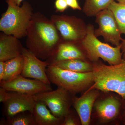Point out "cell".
<instances>
[{
    "mask_svg": "<svg viewBox=\"0 0 125 125\" xmlns=\"http://www.w3.org/2000/svg\"><path fill=\"white\" fill-rule=\"evenodd\" d=\"M80 42L61 41L52 55L46 61L49 65L61 61L81 59L85 60V56Z\"/></svg>",
    "mask_w": 125,
    "mask_h": 125,
    "instance_id": "obj_12",
    "label": "cell"
},
{
    "mask_svg": "<svg viewBox=\"0 0 125 125\" xmlns=\"http://www.w3.org/2000/svg\"><path fill=\"white\" fill-rule=\"evenodd\" d=\"M4 124L7 125H36L33 114L29 111L22 112L7 117Z\"/></svg>",
    "mask_w": 125,
    "mask_h": 125,
    "instance_id": "obj_21",
    "label": "cell"
},
{
    "mask_svg": "<svg viewBox=\"0 0 125 125\" xmlns=\"http://www.w3.org/2000/svg\"><path fill=\"white\" fill-rule=\"evenodd\" d=\"M52 65L62 69L78 73H87L93 71V64L81 59L61 61Z\"/></svg>",
    "mask_w": 125,
    "mask_h": 125,
    "instance_id": "obj_17",
    "label": "cell"
},
{
    "mask_svg": "<svg viewBox=\"0 0 125 125\" xmlns=\"http://www.w3.org/2000/svg\"><path fill=\"white\" fill-rule=\"evenodd\" d=\"M94 31L93 25H87L86 36L80 42L88 58L93 62L98 61L101 58L109 65L119 64L125 62L122 58L120 45L112 47L108 43L101 42L95 36Z\"/></svg>",
    "mask_w": 125,
    "mask_h": 125,
    "instance_id": "obj_4",
    "label": "cell"
},
{
    "mask_svg": "<svg viewBox=\"0 0 125 125\" xmlns=\"http://www.w3.org/2000/svg\"><path fill=\"white\" fill-rule=\"evenodd\" d=\"M5 89L2 87L0 88V102L1 103L5 102L9 98L10 92H7Z\"/></svg>",
    "mask_w": 125,
    "mask_h": 125,
    "instance_id": "obj_24",
    "label": "cell"
},
{
    "mask_svg": "<svg viewBox=\"0 0 125 125\" xmlns=\"http://www.w3.org/2000/svg\"><path fill=\"white\" fill-rule=\"evenodd\" d=\"M24 64V60L22 55L5 62V75L2 81H9L21 74Z\"/></svg>",
    "mask_w": 125,
    "mask_h": 125,
    "instance_id": "obj_18",
    "label": "cell"
},
{
    "mask_svg": "<svg viewBox=\"0 0 125 125\" xmlns=\"http://www.w3.org/2000/svg\"><path fill=\"white\" fill-rule=\"evenodd\" d=\"M66 1L68 7H70L73 10H82L79 5L77 0H66Z\"/></svg>",
    "mask_w": 125,
    "mask_h": 125,
    "instance_id": "obj_25",
    "label": "cell"
},
{
    "mask_svg": "<svg viewBox=\"0 0 125 125\" xmlns=\"http://www.w3.org/2000/svg\"><path fill=\"white\" fill-rule=\"evenodd\" d=\"M33 114L36 125H61L64 120L55 116L41 101H36Z\"/></svg>",
    "mask_w": 125,
    "mask_h": 125,
    "instance_id": "obj_16",
    "label": "cell"
},
{
    "mask_svg": "<svg viewBox=\"0 0 125 125\" xmlns=\"http://www.w3.org/2000/svg\"><path fill=\"white\" fill-rule=\"evenodd\" d=\"M121 106L120 102L118 98L109 97L95 102L94 107L100 122L107 123L118 117Z\"/></svg>",
    "mask_w": 125,
    "mask_h": 125,
    "instance_id": "obj_14",
    "label": "cell"
},
{
    "mask_svg": "<svg viewBox=\"0 0 125 125\" xmlns=\"http://www.w3.org/2000/svg\"><path fill=\"white\" fill-rule=\"evenodd\" d=\"M112 11L121 34L125 36V3L114 1L107 8Z\"/></svg>",
    "mask_w": 125,
    "mask_h": 125,
    "instance_id": "obj_20",
    "label": "cell"
},
{
    "mask_svg": "<svg viewBox=\"0 0 125 125\" xmlns=\"http://www.w3.org/2000/svg\"><path fill=\"white\" fill-rule=\"evenodd\" d=\"M36 102L33 95L10 92L9 98L3 103L5 115L7 118L22 112L33 113Z\"/></svg>",
    "mask_w": 125,
    "mask_h": 125,
    "instance_id": "obj_11",
    "label": "cell"
},
{
    "mask_svg": "<svg viewBox=\"0 0 125 125\" xmlns=\"http://www.w3.org/2000/svg\"><path fill=\"white\" fill-rule=\"evenodd\" d=\"M24 48L19 39L0 33V61L5 62L22 56Z\"/></svg>",
    "mask_w": 125,
    "mask_h": 125,
    "instance_id": "obj_15",
    "label": "cell"
},
{
    "mask_svg": "<svg viewBox=\"0 0 125 125\" xmlns=\"http://www.w3.org/2000/svg\"><path fill=\"white\" fill-rule=\"evenodd\" d=\"M6 2L8 7L0 19V31L18 39L26 37L34 13L32 6L27 1L21 6Z\"/></svg>",
    "mask_w": 125,
    "mask_h": 125,
    "instance_id": "obj_3",
    "label": "cell"
},
{
    "mask_svg": "<svg viewBox=\"0 0 125 125\" xmlns=\"http://www.w3.org/2000/svg\"><path fill=\"white\" fill-rule=\"evenodd\" d=\"M70 112L67 114L62 122L61 125H78L75 119L72 116Z\"/></svg>",
    "mask_w": 125,
    "mask_h": 125,
    "instance_id": "obj_23",
    "label": "cell"
},
{
    "mask_svg": "<svg viewBox=\"0 0 125 125\" xmlns=\"http://www.w3.org/2000/svg\"><path fill=\"white\" fill-rule=\"evenodd\" d=\"M124 114H125V112H124Z\"/></svg>",
    "mask_w": 125,
    "mask_h": 125,
    "instance_id": "obj_30",
    "label": "cell"
},
{
    "mask_svg": "<svg viewBox=\"0 0 125 125\" xmlns=\"http://www.w3.org/2000/svg\"><path fill=\"white\" fill-rule=\"evenodd\" d=\"M0 86L8 92L32 95L52 90L51 85L35 79H27L21 74L9 81L0 82Z\"/></svg>",
    "mask_w": 125,
    "mask_h": 125,
    "instance_id": "obj_9",
    "label": "cell"
},
{
    "mask_svg": "<svg viewBox=\"0 0 125 125\" xmlns=\"http://www.w3.org/2000/svg\"><path fill=\"white\" fill-rule=\"evenodd\" d=\"M95 16L96 23L98 25V28L94 29L96 37L102 36L106 42L115 46H120L123 39L112 11L108 9H106Z\"/></svg>",
    "mask_w": 125,
    "mask_h": 125,
    "instance_id": "obj_8",
    "label": "cell"
},
{
    "mask_svg": "<svg viewBox=\"0 0 125 125\" xmlns=\"http://www.w3.org/2000/svg\"><path fill=\"white\" fill-rule=\"evenodd\" d=\"M5 75V62L0 61V82L4 78Z\"/></svg>",
    "mask_w": 125,
    "mask_h": 125,
    "instance_id": "obj_26",
    "label": "cell"
},
{
    "mask_svg": "<svg viewBox=\"0 0 125 125\" xmlns=\"http://www.w3.org/2000/svg\"><path fill=\"white\" fill-rule=\"evenodd\" d=\"M46 73L51 83L72 94L82 92L94 83L93 72L78 73L50 65L47 67Z\"/></svg>",
    "mask_w": 125,
    "mask_h": 125,
    "instance_id": "obj_5",
    "label": "cell"
},
{
    "mask_svg": "<svg viewBox=\"0 0 125 125\" xmlns=\"http://www.w3.org/2000/svg\"><path fill=\"white\" fill-rule=\"evenodd\" d=\"M115 0H85L83 12L89 17L96 16L100 11L107 9Z\"/></svg>",
    "mask_w": 125,
    "mask_h": 125,
    "instance_id": "obj_19",
    "label": "cell"
},
{
    "mask_svg": "<svg viewBox=\"0 0 125 125\" xmlns=\"http://www.w3.org/2000/svg\"><path fill=\"white\" fill-rule=\"evenodd\" d=\"M52 22L63 41L80 42L87 32V25L81 18L67 15H52Z\"/></svg>",
    "mask_w": 125,
    "mask_h": 125,
    "instance_id": "obj_6",
    "label": "cell"
},
{
    "mask_svg": "<svg viewBox=\"0 0 125 125\" xmlns=\"http://www.w3.org/2000/svg\"><path fill=\"white\" fill-rule=\"evenodd\" d=\"M72 94L61 87L55 90L33 95L35 101L44 103L55 116L64 120L69 114L73 104Z\"/></svg>",
    "mask_w": 125,
    "mask_h": 125,
    "instance_id": "obj_7",
    "label": "cell"
},
{
    "mask_svg": "<svg viewBox=\"0 0 125 125\" xmlns=\"http://www.w3.org/2000/svg\"><path fill=\"white\" fill-rule=\"evenodd\" d=\"M117 2L125 3V0H116Z\"/></svg>",
    "mask_w": 125,
    "mask_h": 125,
    "instance_id": "obj_29",
    "label": "cell"
},
{
    "mask_svg": "<svg viewBox=\"0 0 125 125\" xmlns=\"http://www.w3.org/2000/svg\"><path fill=\"white\" fill-rule=\"evenodd\" d=\"M99 95L98 90L90 88L80 97H73V104L83 125L90 124L92 109Z\"/></svg>",
    "mask_w": 125,
    "mask_h": 125,
    "instance_id": "obj_13",
    "label": "cell"
},
{
    "mask_svg": "<svg viewBox=\"0 0 125 125\" xmlns=\"http://www.w3.org/2000/svg\"><path fill=\"white\" fill-rule=\"evenodd\" d=\"M26 37L28 49L42 60H47L52 55L61 41L50 19L39 11L34 13Z\"/></svg>",
    "mask_w": 125,
    "mask_h": 125,
    "instance_id": "obj_1",
    "label": "cell"
},
{
    "mask_svg": "<svg viewBox=\"0 0 125 125\" xmlns=\"http://www.w3.org/2000/svg\"><path fill=\"white\" fill-rule=\"evenodd\" d=\"M22 56L24 60L23 68L21 75L27 78L40 80L51 85L46 70L49 64L38 58L28 49L24 47Z\"/></svg>",
    "mask_w": 125,
    "mask_h": 125,
    "instance_id": "obj_10",
    "label": "cell"
},
{
    "mask_svg": "<svg viewBox=\"0 0 125 125\" xmlns=\"http://www.w3.org/2000/svg\"><path fill=\"white\" fill-rule=\"evenodd\" d=\"M23 0H6V1H8L14 5L20 6Z\"/></svg>",
    "mask_w": 125,
    "mask_h": 125,
    "instance_id": "obj_28",
    "label": "cell"
},
{
    "mask_svg": "<svg viewBox=\"0 0 125 125\" xmlns=\"http://www.w3.org/2000/svg\"><path fill=\"white\" fill-rule=\"evenodd\" d=\"M121 51L122 54V58L125 61V39L121 41L120 44Z\"/></svg>",
    "mask_w": 125,
    "mask_h": 125,
    "instance_id": "obj_27",
    "label": "cell"
},
{
    "mask_svg": "<svg viewBox=\"0 0 125 125\" xmlns=\"http://www.w3.org/2000/svg\"><path fill=\"white\" fill-rule=\"evenodd\" d=\"M93 62L94 83L90 88L115 92L125 99V62L109 65L99 61Z\"/></svg>",
    "mask_w": 125,
    "mask_h": 125,
    "instance_id": "obj_2",
    "label": "cell"
},
{
    "mask_svg": "<svg viewBox=\"0 0 125 125\" xmlns=\"http://www.w3.org/2000/svg\"><path fill=\"white\" fill-rule=\"evenodd\" d=\"M55 6L57 11L63 12L68 7L66 0H56Z\"/></svg>",
    "mask_w": 125,
    "mask_h": 125,
    "instance_id": "obj_22",
    "label": "cell"
}]
</instances>
